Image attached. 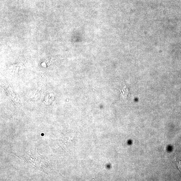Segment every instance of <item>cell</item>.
I'll return each mask as SVG.
<instances>
[{"mask_svg": "<svg viewBox=\"0 0 181 181\" xmlns=\"http://www.w3.org/2000/svg\"><path fill=\"white\" fill-rule=\"evenodd\" d=\"M175 160H176V162L177 166H178L179 170H180V172H181V161H179L178 159H177L176 158H175Z\"/></svg>", "mask_w": 181, "mask_h": 181, "instance_id": "6da1fadb", "label": "cell"}]
</instances>
